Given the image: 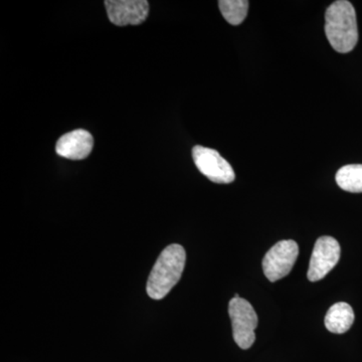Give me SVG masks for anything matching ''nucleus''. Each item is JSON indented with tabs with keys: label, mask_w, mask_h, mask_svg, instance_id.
<instances>
[{
	"label": "nucleus",
	"mask_w": 362,
	"mask_h": 362,
	"mask_svg": "<svg viewBox=\"0 0 362 362\" xmlns=\"http://www.w3.org/2000/svg\"><path fill=\"white\" fill-rule=\"evenodd\" d=\"M187 254L180 245L166 247L157 259L147 281V294L154 300L163 299L177 284L185 270Z\"/></svg>",
	"instance_id": "obj_2"
},
{
	"label": "nucleus",
	"mask_w": 362,
	"mask_h": 362,
	"mask_svg": "<svg viewBox=\"0 0 362 362\" xmlns=\"http://www.w3.org/2000/svg\"><path fill=\"white\" fill-rule=\"evenodd\" d=\"M298 255L299 247L293 240H281L272 247L262 263L267 279L276 282L286 277L294 267Z\"/></svg>",
	"instance_id": "obj_4"
},
{
	"label": "nucleus",
	"mask_w": 362,
	"mask_h": 362,
	"mask_svg": "<svg viewBox=\"0 0 362 362\" xmlns=\"http://www.w3.org/2000/svg\"><path fill=\"white\" fill-rule=\"evenodd\" d=\"M94 147V138L83 129L71 131L62 136L56 145L57 154L71 160L87 158Z\"/></svg>",
	"instance_id": "obj_8"
},
{
	"label": "nucleus",
	"mask_w": 362,
	"mask_h": 362,
	"mask_svg": "<svg viewBox=\"0 0 362 362\" xmlns=\"http://www.w3.org/2000/svg\"><path fill=\"white\" fill-rule=\"evenodd\" d=\"M192 158L197 169L214 183H232L235 180V171L216 150L207 147L194 146Z\"/></svg>",
	"instance_id": "obj_5"
},
{
	"label": "nucleus",
	"mask_w": 362,
	"mask_h": 362,
	"mask_svg": "<svg viewBox=\"0 0 362 362\" xmlns=\"http://www.w3.org/2000/svg\"><path fill=\"white\" fill-rule=\"evenodd\" d=\"M339 243L332 237H321L316 240L309 264L307 277L311 282L322 280L340 259Z\"/></svg>",
	"instance_id": "obj_6"
},
{
	"label": "nucleus",
	"mask_w": 362,
	"mask_h": 362,
	"mask_svg": "<svg viewBox=\"0 0 362 362\" xmlns=\"http://www.w3.org/2000/svg\"><path fill=\"white\" fill-rule=\"evenodd\" d=\"M105 6L109 21L118 26L141 25L149 13L146 0H107Z\"/></svg>",
	"instance_id": "obj_7"
},
{
	"label": "nucleus",
	"mask_w": 362,
	"mask_h": 362,
	"mask_svg": "<svg viewBox=\"0 0 362 362\" xmlns=\"http://www.w3.org/2000/svg\"><path fill=\"white\" fill-rule=\"evenodd\" d=\"M354 322V312L349 304L339 302L331 306L325 316L327 330L335 334L347 332Z\"/></svg>",
	"instance_id": "obj_9"
},
{
	"label": "nucleus",
	"mask_w": 362,
	"mask_h": 362,
	"mask_svg": "<svg viewBox=\"0 0 362 362\" xmlns=\"http://www.w3.org/2000/svg\"><path fill=\"white\" fill-rule=\"evenodd\" d=\"M220 11L230 25H239L247 16L249 1L247 0H221Z\"/></svg>",
	"instance_id": "obj_11"
},
{
	"label": "nucleus",
	"mask_w": 362,
	"mask_h": 362,
	"mask_svg": "<svg viewBox=\"0 0 362 362\" xmlns=\"http://www.w3.org/2000/svg\"><path fill=\"white\" fill-rule=\"evenodd\" d=\"M338 187L345 192L361 194L362 192V164H349L337 171Z\"/></svg>",
	"instance_id": "obj_10"
},
{
	"label": "nucleus",
	"mask_w": 362,
	"mask_h": 362,
	"mask_svg": "<svg viewBox=\"0 0 362 362\" xmlns=\"http://www.w3.org/2000/svg\"><path fill=\"white\" fill-rule=\"evenodd\" d=\"M228 315L232 320L235 342L242 349H249L256 340L258 316L251 304L243 298L233 297L228 303Z\"/></svg>",
	"instance_id": "obj_3"
},
{
	"label": "nucleus",
	"mask_w": 362,
	"mask_h": 362,
	"mask_svg": "<svg viewBox=\"0 0 362 362\" xmlns=\"http://www.w3.org/2000/svg\"><path fill=\"white\" fill-rule=\"evenodd\" d=\"M325 33L331 47L340 54H347L358 42L356 13L351 2L337 0L325 13Z\"/></svg>",
	"instance_id": "obj_1"
}]
</instances>
